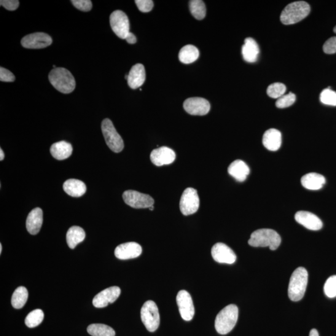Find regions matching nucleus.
Masks as SVG:
<instances>
[{
	"mask_svg": "<svg viewBox=\"0 0 336 336\" xmlns=\"http://www.w3.org/2000/svg\"><path fill=\"white\" fill-rule=\"evenodd\" d=\"M51 84L56 90L63 93H70L76 87V80L68 70L63 67L53 69L49 74Z\"/></svg>",
	"mask_w": 336,
	"mask_h": 336,
	"instance_id": "1",
	"label": "nucleus"
},
{
	"mask_svg": "<svg viewBox=\"0 0 336 336\" xmlns=\"http://www.w3.org/2000/svg\"><path fill=\"white\" fill-rule=\"evenodd\" d=\"M0 4L5 9L9 11H15L18 9L20 2L17 1V0H2L0 2Z\"/></svg>",
	"mask_w": 336,
	"mask_h": 336,
	"instance_id": "41",
	"label": "nucleus"
},
{
	"mask_svg": "<svg viewBox=\"0 0 336 336\" xmlns=\"http://www.w3.org/2000/svg\"><path fill=\"white\" fill-rule=\"evenodd\" d=\"M259 47L257 42L252 37L245 39L244 44L242 49L243 58L247 63H253L257 61L259 56Z\"/></svg>",
	"mask_w": 336,
	"mask_h": 336,
	"instance_id": "22",
	"label": "nucleus"
},
{
	"mask_svg": "<svg viewBox=\"0 0 336 336\" xmlns=\"http://www.w3.org/2000/svg\"><path fill=\"white\" fill-rule=\"evenodd\" d=\"M301 182L306 189L316 190L323 187L326 183V179L321 174L310 173L303 176Z\"/></svg>",
	"mask_w": 336,
	"mask_h": 336,
	"instance_id": "25",
	"label": "nucleus"
},
{
	"mask_svg": "<svg viewBox=\"0 0 336 336\" xmlns=\"http://www.w3.org/2000/svg\"><path fill=\"white\" fill-rule=\"evenodd\" d=\"M52 42L53 39L50 35L44 33L28 34L21 39V45L26 49H42L50 46Z\"/></svg>",
	"mask_w": 336,
	"mask_h": 336,
	"instance_id": "12",
	"label": "nucleus"
},
{
	"mask_svg": "<svg viewBox=\"0 0 336 336\" xmlns=\"http://www.w3.org/2000/svg\"><path fill=\"white\" fill-rule=\"evenodd\" d=\"M211 254L216 262L220 263L232 264L235 263L236 255L227 245L223 243H217L212 247Z\"/></svg>",
	"mask_w": 336,
	"mask_h": 336,
	"instance_id": "14",
	"label": "nucleus"
},
{
	"mask_svg": "<svg viewBox=\"0 0 336 336\" xmlns=\"http://www.w3.org/2000/svg\"><path fill=\"white\" fill-rule=\"evenodd\" d=\"M324 292L328 298L336 297V275L330 276L327 279L324 284Z\"/></svg>",
	"mask_w": 336,
	"mask_h": 336,
	"instance_id": "35",
	"label": "nucleus"
},
{
	"mask_svg": "<svg viewBox=\"0 0 336 336\" xmlns=\"http://www.w3.org/2000/svg\"><path fill=\"white\" fill-rule=\"evenodd\" d=\"M2 245L0 244V254H2Z\"/></svg>",
	"mask_w": 336,
	"mask_h": 336,
	"instance_id": "46",
	"label": "nucleus"
},
{
	"mask_svg": "<svg viewBox=\"0 0 336 336\" xmlns=\"http://www.w3.org/2000/svg\"><path fill=\"white\" fill-rule=\"evenodd\" d=\"M185 112L192 115L203 116L210 111L211 105L205 99L192 98L185 100L183 104Z\"/></svg>",
	"mask_w": 336,
	"mask_h": 336,
	"instance_id": "13",
	"label": "nucleus"
},
{
	"mask_svg": "<svg viewBox=\"0 0 336 336\" xmlns=\"http://www.w3.org/2000/svg\"><path fill=\"white\" fill-rule=\"evenodd\" d=\"M150 159L157 166L170 165L176 159V153L168 147H160L153 150Z\"/></svg>",
	"mask_w": 336,
	"mask_h": 336,
	"instance_id": "16",
	"label": "nucleus"
},
{
	"mask_svg": "<svg viewBox=\"0 0 336 336\" xmlns=\"http://www.w3.org/2000/svg\"><path fill=\"white\" fill-rule=\"evenodd\" d=\"M286 90L285 85L276 82L269 85L267 88V95L271 98L279 99L284 95Z\"/></svg>",
	"mask_w": 336,
	"mask_h": 336,
	"instance_id": "33",
	"label": "nucleus"
},
{
	"mask_svg": "<svg viewBox=\"0 0 336 336\" xmlns=\"http://www.w3.org/2000/svg\"><path fill=\"white\" fill-rule=\"evenodd\" d=\"M5 154L2 149L0 150V160L3 161L4 160Z\"/></svg>",
	"mask_w": 336,
	"mask_h": 336,
	"instance_id": "44",
	"label": "nucleus"
},
{
	"mask_svg": "<svg viewBox=\"0 0 336 336\" xmlns=\"http://www.w3.org/2000/svg\"><path fill=\"white\" fill-rule=\"evenodd\" d=\"M320 101L327 106H336V92L330 87L322 91L320 95Z\"/></svg>",
	"mask_w": 336,
	"mask_h": 336,
	"instance_id": "34",
	"label": "nucleus"
},
{
	"mask_svg": "<svg viewBox=\"0 0 336 336\" xmlns=\"http://www.w3.org/2000/svg\"><path fill=\"white\" fill-rule=\"evenodd\" d=\"M323 51L328 55L336 53V37H331L327 40L323 45Z\"/></svg>",
	"mask_w": 336,
	"mask_h": 336,
	"instance_id": "39",
	"label": "nucleus"
},
{
	"mask_svg": "<svg viewBox=\"0 0 336 336\" xmlns=\"http://www.w3.org/2000/svg\"><path fill=\"white\" fill-rule=\"evenodd\" d=\"M308 281V273L305 268L299 267L294 271L290 278L289 297L293 302H298L305 295Z\"/></svg>",
	"mask_w": 336,
	"mask_h": 336,
	"instance_id": "2",
	"label": "nucleus"
},
{
	"mask_svg": "<svg viewBox=\"0 0 336 336\" xmlns=\"http://www.w3.org/2000/svg\"><path fill=\"white\" fill-rule=\"evenodd\" d=\"M123 199L127 205L134 209L150 208L154 204L151 196L136 190H126L123 194Z\"/></svg>",
	"mask_w": 336,
	"mask_h": 336,
	"instance_id": "10",
	"label": "nucleus"
},
{
	"mask_svg": "<svg viewBox=\"0 0 336 336\" xmlns=\"http://www.w3.org/2000/svg\"><path fill=\"white\" fill-rule=\"evenodd\" d=\"M228 173L238 182L246 181L250 173L249 166L244 161L235 160L228 166Z\"/></svg>",
	"mask_w": 336,
	"mask_h": 336,
	"instance_id": "23",
	"label": "nucleus"
},
{
	"mask_svg": "<svg viewBox=\"0 0 336 336\" xmlns=\"http://www.w3.org/2000/svg\"><path fill=\"white\" fill-rule=\"evenodd\" d=\"M88 334L92 336H115L114 329L103 324H92L87 327Z\"/></svg>",
	"mask_w": 336,
	"mask_h": 336,
	"instance_id": "30",
	"label": "nucleus"
},
{
	"mask_svg": "<svg viewBox=\"0 0 336 336\" xmlns=\"http://www.w3.org/2000/svg\"><path fill=\"white\" fill-rule=\"evenodd\" d=\"M334 33L336 34V26L334 27Z\"/></svg>",
	"mask_w": 336,
	"mask_h": 336,
	"instance_id": "47",
	"label": "nucleus"
},
{
	"mask_svg": "<svg viewBox=\"0 0 336 336\" xmlns=\"http://www.w3.org/2000/svg\"><path fill=\"white\" fill-rule=\"evenodd\" d=\"M296 101V95L294 93L290 92L287 95H284L278 99L276 102V106L279 109L287 108L292 106Z\"/></svg>",
	"mask_w": 336,
	"mask_h": 336,
	"instance_id": "36",
	"label": "nucleus"
},
{
	"mask_svg": "<svg viewBox=\"0 0 336 336\" xmlns=\"http://www.w3.org/2000/svg\"><path fill=\"white\" fill-rule=\"evenodd\" d=\"M281 242V236L276 231L270 228H262L252 233L249 244L254 247H269L271 251H275Z\"/></svg>",
	"mask_w": 336,
	"mask_h": 336,
	"instance_id": "5",
	"label": "nucleus"
},
{
	"mask_svg": "<svg viewBox=\"0 0 336 336\" xmlns=\"http://www.w3.org/2000/svg\"><path fill=\"white\" fill-rule=\"evenodd\" d=\"M141 319L145 327L150 332L157 330L160 323V317L158 306L153 301H147L142 306Z\"/></svg>",
	"mask_w": 336,
	"mask_h": 336,
	"instance_id": "7",
	"label": "nucleus"
},
{
	"mask_svg": "<svg viewBox=\"0 0 336 336\" xmlns=\"http://www.w3.org/2000/svg\"><path fill=\"white\" fill-rule=\"evenodd\" d=\"M43 222V212L41 209L36 208L29 212L26 219V229L31 235L39 232Z\"/></svg>",
	"mask_w": 336,
	"mask_h": 336,
	"instance_id": "19",
	"label": "nucleus"
},
{
	"mask_svg": "<svg viewBox=\"0 0 336 336\" xmlns=\"http://www.w3.org/2000/svg\"><path fill=\"white\" fill-rule=\"evenodd\" d=\"M125 40L128 43H129V44H134L137 41L136 36H134L132 33H131V32H130L128 34V36H126Z\"/></svg>",
	"mask_w": 336,
	"mask_h": 336,
	"instance_id": "42",
	"label": "nucleus"
},
{
	"mask_svg": "<svg viewBox=\"0 0 336 336\" xmlns=\"http://www.w3.org/2000/svg\"><path fill=\"white\" fill-rule=\"evenodd\" d=\"M44 319V313L41 310L37 309L28 314L25 319V324L29 328L39 326Z\"/></svg>",
	"mask_w": 336,
	"mask_h": 336,
	"instance_id": "32",
	"label": "nucleus"
},
{
	"mask_svg": "<svg viewBox=\"0 0 336 336\" xmlns=\"http://www.w3.org/2000/svg\"><path fill=\"white\" fill-rule=\"evenodd\" d=\"M63 189L67 195L72 197L79 198L84 195L87 187L84 182L80 180L70 179L64 182Z\"/></svg>",
	"mask_w": 336,
	"mask_h": 336,
	"instance_id": "26",
	"label": "nucleus"
},
{
	"mask_svg": "<svg viewBox=\"0 0 336 336\" xmlns=\"http://www.w3.org/2000/svg\"><path fill=\"white\" fill-rule=\"evenodd\" d=\"M73 148L72 145L65 141H61L54 143L51 147L50 152L53 157L58 160H64L71 157Z\"/></svg>",
	"mask_w": 336,
	"mask_h": 336,
	"instance_id": "24",
	"label": "nucleus"
},
{
	"mask_svg": "<svg viewBox=\"0 0 336 336\" xmlns=\"http://www.w3.org/2000/svg\"><path fill=\"white\" fill-rule=\"evenodd\" d=\"M176 301L181 318L184 321H191L195 313L191 296L185 290H181L177 294Z\"/></svg>",
	"mask_w": 336,
	"mask_h": 336,
	"instance_id": "11",
	"label": "nucleus"
},
{
	"mask_svg": "<svg viewBox=\"0 0 336 336\" xmlns=\"http://www.w3.org/2000/svg\"><path fill=\"white\" fill-rule=\"evenodd\" d=\"M142 253L140 245L136 243L122 244L115 250V255L120 260L134 259L139 256Z\"/></svg>",
	"mask_w": 336,
	"mask_h": 336,
	"instance_id": "17",
	"label": "nucleus"
},
{
	"mask_svg": "<svg viewBox=\"0 0 336 336\" xmlns=\"http://www.w3.org/2000/svg\"><path fill=\"white\" fill-rule=\"evenodd\" d=\"M145 79H146V73L143 65L137 64L131 67L128 74V84L133 89H136L144 84Z\"/></svg>",
	"mask_w": 336,
	"mask_h": 336,
	"instance_id": "20",
	"label": "nucleus"
},
{
	"mask_svg": "<svg viewBox=\"0 0 336 336\" xmlns=\"http://www.w3.org/2000/svg\"><path fill=\"white\" fill-rule=\"evenodd\" d=\"M71 2L77 9L82 12H89L92 9V3L90 0H73Z\"/></svg>",
	"mask_w": 336,
	"mask_h": 336,
	"instance_id": "37",
	"label": "nucleus"
},
{
	"mask_svg": "<svg viewBox=\"0 0 336 336\" xmlns=\"http://www.w3.org/2000/svg\"><path fill=\"white\" fill-rule=\"evenodd\" d=\"M282 142L280 131L271 128L265 131L263 136V145L271 152L277 151L280 148Z\"/></svg>",
	"mask_w": 336,
	"mask_h": 336,
	"instance_id": "21",
	"label": "nucleus"
},
{
	"mask_svg": "<svg viewBox=\"0 0 336 336\" xmlns=\"http://www.w3.org/2000/svg\"><path fill=\"white\" fill-rule=\"evenodd\" d=\"M135 3L139 10L143 13L151 12L154 5L152 0H136Z\"/></svg>",
	"mask_w": 336,
	"mask_h": 336,
	"instance_id": "38",
	"label": "nucleus"
},
{
	"mask_svg": "<svg viewBox=\"0 0 336 336\" xmlns=\"http://www.w3.org/2000/svg\"><path fill=\"white\" fill-rule=\"evenodd\" d=\"M110 23L115 34L120 38L125 39L130 33V23L125 13L120 10L115 11L110 15Z\"/></svg>",
	"mask_w": 336,
	"mask_h": 336,
	"instance_id": "9",
	"label": "nucleus"
},
{
	"mask_svg": "<svg viewBox=\"0 0 336 336\" xmlns=\"http://www.w3.org/2000/svg\"><path fill=\"white\" fill-rule=\"evenodd\" d=\"M309 336H319L318 330L316 329H311Z\"/></svg>",
	"mask_w": 336,
	"mask_h": 336,
	"instance_id": "43",
	"label": "nucleus"
},
{
	"mask_svg": "<svg viewBox=\"0 0 336 336\" xmlns=\"http://www.w3.org/2000/svg\"><path fill=\"white\" fill-rule=\"evenodd\" d=\"M102 131L109 149L115 153L122 152L124 149L123 139L109 118H106L102 122Z\"/></svg>",
	"mask_w": 336,
	"mask_h": 336,
	"instance_id": "6",
	"label": "nucleus"
},
{
	"mask_svg": "<svg viewBox=\"0 0 336 336\" xmlns=\"http://www.w3.org/2000/svg\"><path fill=\"white\" fill-rule=\"evenodd\" d=\"M15 80V76L12 72L4 67L0 68V80L2 82H14Z\"/></svg>",
	"mask_w": 336,
	"mask_h": 336,
	"instance_id": "40",
	"label": "nucleus"
},
{
	"mask_svg": "<svg viewBox=\"0 0 336 336\" xmlns=\"http://www.w3.org/2000/svg\"><path fill=\"white\" fill-rule=\"evenodd\" d=\"M200 56L198 48L193 45H185L179 53V61L182 63L190 64L195 62Z\"/></svg>",
	"mask_w": 336,
	"mask_h": 336,
	"instance_id": "28",
	"label": "nucleus"
},
{
	"mask_svg": "<svg viewBox=\"0 0 336 336\" xmlns=\"http://www.w3.org/2000/svg\"><path fill=\"white\" fill-rule=\"evenodd\" d=\"M295 218L298 224L311 230H319L322 227L321 220L315 214L308 211H299L295 214Z\"/></svg>",
	"mask_w": 336,
	"mask_h": 336,
	"instance_id": "18",
	"label": "nucleus"
},
{
	"mask_svg": "<svg viewBox=\"0 0 336 336\" xmlns=\"http://www.w3.org/2000/svg\"><path fill=\"white\" fill-rule=\"evenodd\" d=\"M121 290L118 286H112L103 290L94 297L93 305L95 308H103L106 307L110 303L115 302L119 297Z\"/></svg>",
	"mask_w": 336,
	"mask_h": 336,
	"instance_id": "15",
	"label": "nucleus"
},
{
	"mask_svg": "<svg viewBox=\"0 0 336 336\" xmlns=\"http://www.w3.org/2000/svg\"><path fill=\"white\" fill-rule=\"evenodd\" d=\"M310 11V5L306 2H293L284 8L281 12L280 20L284 25H294L308 17Z\"/></svg>",
	"mask_w": 336,
	"mask_h": 336,
	"instance_id": "3",
	"label": "nucleus"
},
{
	"mask_svg": "<svg viewBox=\"0 0 336 336\" xmlns=\"http://www.w3.org/2000/svg\"><path fill=\"white\" fill-rule=\"evenodd\" d=\"M189 9L193 17L198 20H203L206 15V8L203 1L192 0L189 2Z\"/></svg>",
	"mask_w": 336,
	"mask_h": 336,
	"instance_id": "31",
	"label": "nucleus"
},
{
	"mask_svg": "<svg viewBox=\"0 0 336 336\" xmlns=\"http://www.w3.org/2000/svg\"><path fill=\"white\" fill-rule=\"evenodd\" d=\"M149 209H150V211H153V210H154V207H153V206H151V207H150V208H149Z\"/></svg>",
	"mask_w": 336,
	"mask_h": 336,
	"instance_id": "45",
	"label": "nucleus"
},
{
	"mask_svg": "<svg viewBox=\"0 0 336 336\" xmlns=\"http://www.w3.org/2000/svg\"><path fill=\"white\" fill-rule=\"evenodd\" d=\"M85 233L82 228L73 226L67 231L66 240L70 249H74L78 244L84 241Z\"/></svg>",
	"mask_w": 336,
	"mask_h": 336,
	"instance_id": "27",
	"label": "nucleus"
},
{
	"mask_svg": "<svg viewBox=\"0 0 336 336\" xmlns=\"http://www.w3.org/2000/svg\"><path fill=\"white\" fill-rule=\"evenodd\" d=\"M28 292L24 286L18 287L13 293L12 305L15 309H21L25 305L28 300Z\"/></svg>",
	"mask_w": 336,
	"mask_h": 336,
	"instance_id": "29",
	"label": "nucleus"
},
{
	"mask_svg": "<svg viewBox=\"0 0 336 336\" xmlns=\"http://www.w3.org/2000/svg\"><path fill=\"white\" fill-rule=\"evenodd\" d=\"M238 317V309L235 305H229L222 309L215 320V328L220 334L229 333L235 327Z\"/></svg>",
	"mask_w": 336,
	"mask_h": 336,
	"instance_id": "4",
	"label": "nucleus"
},
{
	"mask_svg": "<svg viewBox=\"0 0 336 336\" xmlns=\"http://www.w3.org/2000/svg\"><path fill=\"white\" fill-rule=\"evenodd\" d=\"M180 210L184 216L196 213L200 207V198L197 190L192 187L185 189L179 203Z\"/></svg>",
	"mask_w": 336,
	"mask_h": 336,
	"instance_id": "8",
	"label": "nucleus"
}]
</instances>
